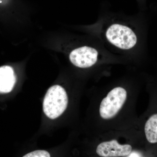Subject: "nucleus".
Segmentation results:
<instances>
[{"label": "nucleus", "mask_w": 157, "mask_h": 157, "mask_svg": "<svg viewBox=\"0 0 157 157\" xmlns=\"http://www.w3.org/2000/svg\"><path fill=\"white\" fill-rule=\"evenodd\" d=\"M50 155L48 151L44 150H37L31 152L25 155L23 157H50Z\"/></svg>", "instance_id": "nucleus-8"}, {"label": "nucleus", "mask_w": 157, "mask_h": 157, "mask_svg": "<svg viewBox=\"0 0 157 157\" xmlns=\"http://www.w3.org/2000/svg\"><path fill=\"white\" fill-rule=\"evenodd\" d=\"M126 90L121 87L111 90L107 97L101 101L100 114L104 119H110L118 113L123 106L127 99Z\"/></svg>", "instance_id": "nucleus-3"}, {"label": "nucleus", "mask_w": 157, "mask_h": 157, "mask_svg": "<svg viewBox=\"0 0 157 157\" xmlns=\"http://www.w3.org/2000/svg\"><path fill=\"white\" fill-rule=\"evenodd\" d=\"M13 68L9 66L0 67V94L10 92L16 82Z\"/></svg>", "instance_id": "nucleus-6"}, {"label": "nucleus", "mask_w": 157, "mask_h": 157, "mask_svg": "<svg viewBox=\"0 0 157 157\" xmlns=\"http://www.w3.org/2000/svg\"><path fill=\"white\" fill-rule=\"evenodd\" d=\"M99 52L93 47L83 46L71 52L69 59L72 64L77 67L87 68L92 67L98 61Z\"/></svg>", "instance_id": "nucleus-4"}, {"label": "nucleus", "mask_w": 157, "mask_h": 157, "mask_svg": "<svg viewBox=\"0 0 157 157\" xmlns=\"http://www.w3.org/2000/svg\"><path fill=\"white\" fill-rule=\"evenodd\" d=\"M68 98L64 89L59 85H54L48 89L43 103L45 115L55 119L60 116L67 109Z\"/></svg>", "instance_id": "nucleus-2"}, {"label": "nucleus", "mask_w": 157, "mask_h": 157, "mask_svg": "<svg viewBox=\"0 0 157 157\" xmlns=\"http://www.w3.org/2000/svg\"><path fill=\"white\" fill-rule=\"evenodd\" d=\"M144 133L149 142L157 143V113L151 116L147 121L144 126Z\"/></svg>", "instance_id": "nucleus-7"}, {"label": "nucleus", "mask_w": 157, "mask_h": 157, "mask_svg": "<svg viewBox=\"0 0 157 157\" xmlns=\"http://www.w3.org/2000/svg\"><path fill=\"white\" fill-rule=\"evenodd\" d=\"M105 37L109 43L121 50L132 49L138 42L135 31L125 25L117 23L112 24L107 28Z\"/></svg>", "instance_id": "nucleus-1"}, {"label": "nucleus", "mask_w": 157, "mask_h": 157, "mask_svg": "<svg viewBox=\"0 0 157 157\" xmlns=\"http://www.w3.org/2000/svg\"><path fill=\"white\" fill-rule=\"evenodd\" d=\"M130 144H121L117 140L102 142L97 147L96 152L98 155L104 157H125L132 151Z\"/></svg>", "instance_id": "nucleus-5"}]
</instances>
